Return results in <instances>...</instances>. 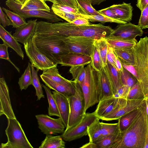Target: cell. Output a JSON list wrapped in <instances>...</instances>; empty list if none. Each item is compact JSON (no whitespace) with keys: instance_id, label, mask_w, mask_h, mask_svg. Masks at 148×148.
Instances as JSON below:
<instances>
[{"instance_id":"1","label":"cell","mask_w":148,"mask_h":148,"mask_svg":"<svg viewBox=\"0 0 148 148\" xmlns=\"http://www.w3.org/2000/svg\"><path fill=\"white\" fill-rule=\"evenodd\" d=\"M113 29L101 23L76 25L68 22L37 21L34 35L62 39L69 36H84L98 39L107 38Z\"/></svg>"},{"instance_id":"2","label":"cell","mask_w":148,"mask_h":148,"mask_svg":"<svg viewBox=\"0 0 148 148\" xmlns=\"http://www.w3.org/2000/svg\"><path fill=\"white\" fill-rule=\"evenodd\" d=\"M147 119L145 100L138 116L127 129L121 132L111 148H144Z\"/></svg>"},{"instance_id":"3","label":"cell","mask_w":148,"mask_h":148,"mask_svg":"<svg viewBox=\"0 0 148 148\" xmlns=\"http://www.w3.org/2000/svg\"><path fill=\"white\" fill-rule=\"evenodd\" d=\"M136 77L144 95L148 100V37L141 38L134 47Z\"/></svg>"},{"instance_id":"4","label":"cell","mask_w":148,"mask_h":148,"mask_svg":"<svg viewBox=\"0 0 148 148\" xmlns=\"http://www.w3.org/2000/svg\"><path fill=\"white\" fill-rule=\"evenodd\" d=\"M33 38L38 50L56 64H60L61 56L69 52L66 44L61 39L34 35Z\"/></svg>"},{"instance_id":"5","label":"cell","mask_w":148,"mask_h":148,"mask_svg":"<svg viewBox=\"0 0 148 148\" xmlns=\"http://www.w3.org/2000/svg\"><path fill=\"white\" fill-rule=\"evenodd\" d=\"M86 74L80 84L85 100V111L98 103L101 99V89L98 72L90 64L85 67Z\"/></svg>"},{"instance_id":"6","label":"cell","mask_w":148,"mask_h":148,"mask_svg":"<svg viewBox=\"0 0 148 148\" xmlns=\"http://www.w3.org/2000/svg\"><path fill=\"white\" fill-rule=\"evenodd\" d=\"M5 130L8 141L1 143V148H33L27 138L21 126L16 118L8 119Z\"/></svg>"},{"instance_id":"7","label":"cell","mask_w":148,"mask_h":148,"mask_svg":"<svg viewBox=\"0 0 148 148\" xmlns=\"http://www.w3.org/2000/svg\"><path fill=\"white\" fill-rule=\"evenodd\" d=\"M74 82L75 93L68 98L69 104V114L67 126L65 130L79 123L86 113L85 100L81 86L79 83Z\"/></svg>"},{"instance_id":"8","label":"cell","mask_w":148,"mask_h":148,"mask_svg":"<svg viewBox=\"0 0 148 148\" xmlns=\"http://www.w3.org/2000/svg\"><path fill=\"white\" fill-rule=\"evenodd\" d=\"M33 36L23 45L25 53L31 66L43 71L57 66V64L52 62L38 50L34 43Z\"/></svg>"},{"instance_id":"9","label":"cell","mask_w":148,"mask_h":148,"mask_svg":"<svg viewBox=\"0 0 148 148\" xmlns=\"http://www.w3.org/2000/svg\"><path fill=\"white\" fill-rule=\"evenodd\" d=\"M5 2L10 9L25 19L31 17L39 18L46 19L51 23L63 21L51 9L50 11L43 10H23L21 9L22 4L16 2L14 0H7Z\"/></svg>"},{"instance_id":"10","label":"cell","mask_w":148,"mask_h":148,"mask_svg":"<svg viewBox=\"0 0 148 148\" xmlns=\"http://www.w3.org/2000/svg\"><path fill=\"white\" fill-rule=\"evenodd\" d=\"M97 117L95 111L86 113L82 121L78 124L65 130L60 135L65 141L70 142L88 135V127Z\"/></svg>"},{"instance_id":"11","label":"cell","mask_w":148,"mask_h":148,"mask_svg":"<svg viewBox=\"0 0 148 148\" xmlns=\"http://www.w3.org/2000/svg\"><path fill=\"white\" fill-rule=\"evenodd\" d=\"M61 39L66 44L69 52L91 56L95 39L84 36H69Z\"/></svg>"},{"instance_id":"12","label":"cell","mask_w":148,"mask_h":148,"mask_svg":"<svg viewBox=\"0 0 148 148\" xmlns=\"http://www.w3.org/2000/svg\"><path fill=\"white\" fill-rule=\"evenodd\" d=\"M38 128L41 132L46 135H56L62 134L66 127L60 117L52 118L47 114L36 115Z\"/></svg>"},{"instance_id":"13","label":"cell","mask_w":148,"mask_h":148,"mask_svg":"<svg viewBox=\"0 0 148 148\" xmlns=\"http://www.w3.org/2000/svg\"><path fill=\"white\" fill-rule=\"evenodd\" d=\"M143 34L142 29L138 25L129 22L119 24L107 38L131 40L135 39L137 36H142Z\"/></svg>"},{"instance_id":"14","label":"cell","mask_w":148,"mask_h":148,"mask_svg":"<svg viewBox=\"0 0 148 148\" xmlns=\"http://www.w3.org/2000/svg\"><path fill=\"white\" fill-rule=\"evenodd\" d=\"M0 116L5 115L7 119L16 118L10 100L8 86L4 77L0 78Z\"/></svg>"},{"instance_id":"15","label":"cell","mask_w":148,"mask_h":148,"mask_svg":"<svg viewBox=\"0 0 148 148\" xmlns=\"http://www.w3.org/2000/svg\"><path fill=\"white\" fill-rule=\"evenodd\" d=\"M145 100V98L127 100L126 102L118 106L101 119L106 121L119 119L122 116L140 106Z\"/></svg>"},{"instance_id":"16","label":"cell","mask_w":148,"mask_h":148,"mask_svg":"<svg viewBox=\"0 0 148 148\" xmlns=\"http://www.w3.org/2000/svg\"><path fill=\"white\" fill-rule=\"evenodd\" d=\"M127 100L116 98L113 96L100 100L95 111L97 117L101 119L119 106L126 102Z\"/></svg>"},{"instance_id":"17","label":"cell","mask_w":148,"mask_h":148,"mask_svg":"<svg viewBox=\"0 0 148 148\" xmlns=\"http://www.w3.org/2000/svg\"><path fill=\"white\" fill-rule=\"evenodd\" d=\"M60 59V64L62 66L70 67L85 66L90 64L91 60L90 56L71 52L61 56Z\"/></svg>"},{"instance_id":"18","label":"cell","mask_w":148,"mask_h":148,"mask_svg":"<svg viewBox=\"0 0 148 148\" xmlns=\"http://www.w3.org/2000/svg\"><path fill=\"white\" fill-rule=\"evenodd\" d=\"M40 77L46 86L50 89L60 93L67 98L74 95L75 93L74 81L71 83H60L55 82L42 75Z\"/></svg>"},{"instance_id":"19","label":"cell","mask_w":148,"mask_h":148,"mask_svg":"<svg viewBox=\"0 0 148 148\" xmlns=\"http://www.w3.org/2000/svg\"><path fill=\"white\" fill-rule=\"evenodd\" d=\"M37 19L27 21V23L16 28L12 35L19 42L23 45L31 37L35 31Z\"/></svg>"},{"instance_id":"20","label":"cell","mask_w":148,"mask_h":148,"mask_svg":"<svg viewBox=\"0 0 148 148\" xmlns=\"http://www.w3.org/2000/svg\"><path fill=\"white\" fill-rule=\"evenodd\" d=\"M56 101L60 117L66 128L67 126L69 114V104L68 99L60 93L54 90L52 92Z\"/></svg>"},{"instance_id":"21","label":"cell","mask_w":148,"mask_h":148,"mask_svg":"<svg viewBox=\"0 0 148 148\" xmlns=\"http://www.w3.org/2000/svg\"><path fill=\"white\" fill-rule=\"evenodd\" d=\"M0 38L8 47L12 49L23 60L24 55L21 49L22 45L12 35L11 32L7 31L1 24L0 25Z\"/></svg>"},{"instance_id":"22","label":"cell","mask_w":148,"mask_h":148,"mask_svg":"<svg viewBox=\"0 0 148 148\" xmlns=\"http://www.w3.org/2000/svg\"><path fill=\"white\" fill-rule=\"evenodd\" d=\"M110 7L116 14L119 20L127 23L132 20L133 7L130 3L123 2L121 4L113 5Z\"/></svg>"},{"instance_id":"23","label":"cell","mask_w":148,"mask_h":148,"mask_svg":"<svg viewBox=\"0 0 148 148\" xmlns=\"http://www.w3.org/2000/svg\"><path fill=\"white\" fill-rule=\"evenodd\" d=\"M106 71L112 87L113 95L122 85L119 72L114 66L107 62L106 65L103 67Z\"/></svg>"},{"instance_id":"24","label":"cell","mask_w":148,"mask_h":148,"mask_svg":"<svg viewBox=\"0 0 148 148\" xmlns=\"http://www.w3.org/2000/svg\"><path fill=\"white\" fill-rule=\"evenodd\" d=\"M98 72L101 89L100 100L113 96L111 85L104 68Z\"/></svg>"},{"instance_id":"25","label":"cell","mask_w":148,"mask_h":148,"mask_svg":"<svg viewBox=\"0 0 148 148\" xmlns=\"http://www.w3.org/2000/svg\"><path fill=\"white\" fill-rule=\"evenodd\" d=\"M114 50L122 64L128 65H134L135 58L134 47L129 49H114Z\"/></svg>"},{"instance_id":"26","label":"cell","mask_w":148,"mask_h":148,"mask_svg":"<svg viewBox=\"0 0 148 148\" xmlns=\"http://www.w3.org/2000/svg\"><path fill=\"white\" fill-rule=\"evenodd\" d=\"M142 105L122 116L119 119L118 123L121 132L127 129L138 116L141 112Z\"/></svg>"},{"instance_id":"27","label":"cell","mask_w":148,"mask_h":148,"mask_svg":"<svg viewBox=\"0 0 148 148\" xmlns=\"http://www.w3.org/2000/svg\"><path fill=\"white\" fill-rule=\"evenodd\" d=\"M60 136L46 135L39 148H65V143Z\"/></svg>"},{"instance_id":"28","label":"cell","mask_w":148,"mask_h":148,"mask_svg":"<svg viewBox=\"0 0 148 148\" xmlns=\"http://www.w3.org/2000/svg\"><path fill=\"white\" fill-rule=\"evenodd\" d=\"M45 0H25L22 5L23 10H43L50 11L51 9Z\"/></svg>"},{"instance_id":"29","label":"cell","mask_w":148,"mask_h":148,"mask_svg":"<svg viewBox=\"0 0 148 148\" xmlns=\"http://www.w3.org/2000/svg\"><path fill=\"white\" fill-rule=\"evenodd\" d=\"M51 80L60 83H71L73 81L66 79L60 74L57 66L53 67L44 70L41 74Z\"/></svg>"},{"instance_id":"30","label":"cell","mask_w":148,"mask_h":148,"mask_svg":"<svg viewBox=\"0 0 148 148\" xmlns=\"http://www.w3.org/2000/svg\"><path fill=\"white\" fill-rule=\"evenodd\" d=\"M99 120L97 118L88 127V135L90 142L95 143L102 137L101 126Z\"/></svg>"},{"instance_id":"31","label":"cell","mask_w":148,"mask_h":148,"mask_svg":"<svg viewBox=\"0 0 148 148\" xmlns=\"http://www.w3.org/2000/svg\"><path fill=\"white\" fill-rule=\"evenodd\" d=\"M109 45L114 49H129L133 48L138 42L136 39L125 40L107 38Z\"/></svg>"},{"instance_id":"32","label":"cell","mask_w":148,"mask_h":148,"mask_svg":"<svg viewBox=\"0 0 148 148\" xmlns=\"http://www.w3.org/2000/svg\"><path fill=\"white\" fill-rule=\"evenodd\" d=\"M42 87L45 91L49 106L48 108V113L49 116H56L60 117L57 104L50 89L47 86L42 84Z\"/></svg>"},{"instance_id":"33","label":"cell","mask_w":148,"mask_h":148,"mask_svg":"<svg viewBox=\"0 0 148 148\" xmlns=\"http://www.w3.org/2000/svg\"><path fill=\"white\" fill-rule=\"evenodd\" d=\"M94 43L97 47L100 56L103 66H106L107 64V54L108 44L106 38H102L95 40Z\"/></svg>"},{"instance_id":"34","label":"cell","mask_w":148,"mask_h":148,"mask_svg":"<svg viewBox=\"0 0 148 148\" xmlns=\"http://www.w3.org/2000/svg\"><path fill=\"white\" fill-rule=\"evenodd\" d=\"M80 13L88 15H96L100 13L94 9L89 0H76Z\"/></svg>"},{"instance_id":"35","label":"cell","mask_w":148,"mask_h":148,"mask_svg":"<svg viewBox=\"0 0 148 148\" xmlns=\"http://www.w3.org/2000/svg\"><path fill=\"white\" fill-rule=\"evenodd\" d=\"M79 14L82 17L91 22H99L102 23L106 22L114 23L118 24H125L127 23L113 18L102 14L96 15H88L82 13Z\"/></svg>"},{"instance_id":"36","label":"cell","mask_w":148,"mask_h":148,"mask_svg":"<svg viewBox=\"0 0 148 148\" xmlns=\"http://www.w3.org/2000/svg\"><path fill=\"white\" fill-rule=\"evenodd\" d=\"M31 66V64L29 62L28 66L24 73L19 78L18 84L21 90H26L29 85L32 84V78Z\"/></svg>"},{"instance_id":"37","label":"cell","mask_w":148,"mask_h":148,"mask_svg":"<svg viewBox=\"0 0 148 148\" xmlns=\"http://www.w3.org/2000/svg\"><path fill=\"white\" fill-rule=\"evenodd\" d=\"M2 8L11 22L13 28H17L27 23L25 18L18 14L4 7Z\"/></svg>"},{"instance_id":"38","label":"cell","mask_w":148,"mask_h":148,"mask_svg":"<svg viewBox=\"0 0 148 148\" xmlns=\"http://www.w3.org/2000/svg\"><path fill=\"white\" fill-rule=\"evenodd\" d=\"M31 67L32 78V85L35 89L36 95L37 97V100H39L41 98H44L45 96L43 94L42 84L40 83L38 75V73L39 70L37 69L35 70L34 67L32 66H31Z\"/></svg>"},{"instance_id":"39","label":"cell","mask_w":148,"mask_h":148,"mask_svg":"<svg viewBox=\"0 0 148 148\" xmlns=\"http://www.w3.org/2000/svg\"><path fill=\"white\" fill-rule=\"evenodd\" d=\"M119 72L122 85L131 88L138 82L134 76L124 67L122 71Z\"/></svg>"},{"instance_id":"40","label":"cell","mask_w":148,"mask_h":148,"mask_svg":"<svg viewBox=\"0 0 148 148\" xmlns=\"http://www.w3.org/2000/svg\"><path fill=\"white\" fill-rule=\"evenodd\" d=\"M69 71L73 76L74 81L79 84L82 83L85 78L86 71L84 65L71 66Z\"/></svg>"},{"instance_id":"41","label":"cell","mask_w":148,"mask_h":148,"mask_svg":"<svg viewBox=\"0 0 148 148\" xmlns=\"http://www.w3.org/2000/svg\"><path fill=\"white\" fill-rule=\"evenodd\" d=\"M121 132L117 134L102 136L95 143L97 145L98 148H111Z\"/></svg>"},{"instance_id":"42","label":"cell","mask_w":148,"mask_h":148,"mask_svg":"<svg viewBox=\"0 0 148 148\" xmlns=\"http://www.w3.org/2000/svg\"><path fill=\"white\" fill-rule=\"evenodd\" d=\"M91 62L90 64L96 71H99L103 67L102 60L98 49L94 42L91 55Z\"/></svg>"},{"instance_id":"43","label":"cell","mask_w":148,"mask_h":148,"mask_svg":"<svg viewBox=\"0 0 148 148\" xmlns=\"http://www.w3.org/2000/svg\"><path fill=\"white\" fill-rule=\"evenodd\" d=\"M101 128L102 136L119 133L120 130L118 122L114 123H109L100 122Z\"/></svg>"},{"instance_id":"44","label":"cell","mask_w":148,"mask_h":148,"mask_svg":"<svg viewBox=\"0 0 148 148\" xmlns=\"http://www.w3.org/2000/svg\"><path fill=\"white\" fill-rule=\"evenodd\" d=\"M144 98V95L138 82L129 90L125 98L127 100Z\"/></svg>"},{"instance_id":"45","label":"cell","mask_w":148,"mask_h":148,"mask_svg":"<svg viewBox=\"0 0 148 148\" xmlns=\"http://www.w3.org/2000/svg\"><path fill=\"white\" fill-rule=\"evenodd\" d=\"M51 9L53 11H59L76 14L81 13L79 9H76L68 5L57 3H53L51 7Z\"/></svg>"},{"instance_id":"46","label":"cell","mask_w":148,"mask_h":148,"mask_svg":"<svg viewBox=\"0 0 148 148\" xmlns=\"http://www.w3.org/2000/svg\"><path fill=\"white\" fill-rule=\"evenodd\" d=\"M53 12L60 18L69 23L72 22L77 18L82 17L79 14L59 11H54Z\"/></svg>"},{"instance_id":"47","label":"cell","mask_w":148,"mask_h":148,"mask_svg":"<svg viewBox=\"0 0 148 148\" xmlns=\"http://www.w3.org/2000/svg\"><path fill=\"white\" fill-rule=\"evenodd\" d=\"M138 25L142 29L148 28V4L141 11Z\"/></svg>"},{"instance_id":"48","label":"cell","mask_w":148,"mask_h":148,"mask_svg":"<svg viewBox=\"0 0 148 148\" xmlns=\"http://www.w3.org/2000/svg\"><path fill=\"white\" fill-rule=\"evenodd\" d=\"M8 47L4 43L0 44V58L5 60L11 63L17 71L20 73V69L11 60L9 56L8 48Z\"/></svg>"},{"instance_id":"49","label":"cell","mask_w":148,"mask_h":148,"mask_svg":"<svg viewBox=\"0 0 148 148\" xmlns=\"http://www.w3.org/2000/svg\"><path fill=\"white\" fill-rule=\"evenodd\" d=\"M116 58L117 56L114 52V49L108 45L107 54V62L109 63L116 69Z\"/></svg>"},{"instance_id":"50","label":"cell","mask_w":148,"mask_h":148,"mask_svg":"<svg viewBox=\"0 0 148 148\" xmlns=\"http://www.w3.org/2000/svg\"><path fill=\"white\" fill-rule=\"evenodd\" d=\"M130 88L124 85H122L117 90L113 96L116 98L125 99L126 96Z\"/></svg>"},{"instance_id":"51","label":"cell","mask_w":148,"mask_h":148,"mask_svg":"<svg viewBox=\"0 0 148 148\" xmlns=\"http://www.w3.org/2000/svg\"><path fill=\"white\" fill-rule=\"evenodd\" d=\"M8 17L7 14L3 12L2 8L0 7V23L4 27L12 25L11 22Z\"/></svg>"},{"instance_id":"52","label":"cell","mask_w":148,"mask_h":148,"mask_svg":"<svg viewBox=\"0 0 148 148\" xmlns=\"http://www.w3.org/2000/svg\"><path fill=\"white\" fill-rule=\"evenodd\" d=\"M98 11L101 14L119 20L116 14L110 7L99 10Z\"/></svg>"},{"instance_id":"53","label":"cell","mask_w":148,"mask_h":148,"mask_svg":"<svg viewBox=\"0 0 148 148\" xmlns=\"http://www.w3.org/2000/svg\"><path fill=\"white\" fill-rule=\"evenodd\" d=\"M57 3L68 5L78 9L76 0H56Z\"/></svg>"},{"instance_id":"54","label":"cell","mask_w":148,"mask_h":148,"mask_svg":"<svg viewBox=\"0 0 148 148\" xmlns=\"http://www.w3.org/2000/svg\"><path fill=\"white\" fill-rule=\"evenodd\" d=\"M70 23L76 25H87L91 24L87 19L82 17L77 18Z\"/></svg>"},{"instance_id":"55","label":"cell","mask_w":148,"mask_h":148,"mask_svg":"<svg viewBox=\"0 0 148 148\" xmlns=\"http://www.w3.org/2000/svg\"><path fill=\"white\" fill-rule=\"evenodd\" d=\"M148 4V0H137L136 5L141 11Z\"/></svg>"},{"instance_id":"56","label":"cell","mask_w":148,"mask_h":148,"mask_svg":"<svg viewBox=\"0 0 148 148\" xmlns=\"http://www.w3.org/2000/svg\"><path fill=\"white\" fill-rule=\"evenodd\" d=\"M81 148H98L97 145L94 143L89 142L80 147Z\"/></svg>"},{"instance_id":"57","label":"cell","mask_w":148,"mask_h":148,"mask_svg":"<svg viewBox=\"0 0 148 148\" xmlns=\"http://www.w3.org/2000/svg\"><path fill=\"white\" fill-rule=\"evenodd\" d=\"M116 69L119 71H122L123 68L121 63L117 57L116 60Z\"/></svg>"},{"instance_id":"58","label":"cell","mask_w":148,"mask_h":148,"mask_svg":"<svg viewBox=\"0 0 148 148\" xmlns=\"http://www.w3.org/2000/svg\"><path fill=\"white\" fill-rule=\"evenodd\" d=\"M144 148H148V126L147 129L145 140Z\"/></svg>"},{"instance_id":"59","label":"cell","mask_w":148,"mask_h":148,"mask_svg":"<svg viewBox=\"0 0 148 148\" xmlns=\"http://www.w3.org/2000/svg\"><path fill=\"white\" fill-rule=\"evenodd\" d=\"M91 1L92 4L95 5H99L102 2L105 1L106 0H89Z\"/></svg>"},{"instance_id":"60","label":"cell","mask_w":148,"mask_h":148,"mask_svg":"<svg viewBox=\"0 0 148 148\" xmlns=\"http://www.w3.org/2000/svg\"><path fill=\"white\" fill-rule=\"evenodd\" d=\"M146 111L148 117V100H145Z\"/></svg>"},{"instance_id":"61","label":"cell","mask_w":148,"mask_h":148,"mask_svg":"<svg viewBox=\"0 0 148 148\" xmlns=\"http://www.w3.org/2000/svg\"><path fill=\"white\" fill-rule=\"evenodd\" d=\"M16 2L23 4L25 0H14Z\"/></svg>"},{"instance_id":"62","label":"cell","mask_w":148,"mask_h":148,"mask_svg":"<svg viewBox=\"0 0 148 148\" xmlns=\"http://www.w3.org/2000/svg\"><path fill=\"white\" fill-rule=\"evenodd\" d=\"M46 1L51 2L53 3H57L56 0H45Z\"/></svg>"},{"instance_id":"63","label":"cell","mask_w":148,"mask_h":148,"mask_svg":"<svg viewBox=\"0 0 148 148\" xmlns=\"http://www.w3.org/2000/svg\"><path fill=\"white\" fill-rule=\"evenodd\" d=\"M147 122H148V119H147Z\"/></svg>"}]
</instances>
